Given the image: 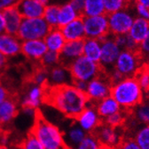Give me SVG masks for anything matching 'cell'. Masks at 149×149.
<instances>
[{
  "label": "cell",
  "instance_id": "f6af8a7d",
  "mask_svg": "<svg viewBox=\"0 0 149 149\" xmlns=\"http://www.w3.org/2000/svg\"><path fill=\"white\" fill-rule=\"evenodd\" d=\"M84 2H85V0H70L69 1V3L81 15L83 14V11L84 8Z\"/></svg>",
  "mask_w": 149,
  "mask_h": 149
},
{
  "label": "cell",
  "instance_id": "f35d334b",
  "mask_svg": "<svg viewBox=\"0 0 149 149\" xmlns=\"http://www.w3.org/2000/svg\"><path fill=\"white\" fill-rule=\"evenodd\" d=\"M33 82L37 85L46 87L48 82V70L45 68L37 70L33 76Z\"/></svg>",
  "mask_w": 149,
  "mask_h": 149
},
{
  "label": "cell",
  "instance_id": "9a60e30c",
  "mask_svg": "<svg viewBox=\"0 0 149 149\" xmlns=\"http://www.w3.org/2000/svg\"><path fill=\"white\" fill-rule=\"evenodd\" d=\"M47 50L46 44L42 39L23 40L22 43V54L33 61L40 62Z\"/></svg>",
  "mask_w": 149,
  "mask_h": 149
},
{
  "label": "cell",
  "instance_id": "484cf974",
  "mask_svg": "<svg viewBox=\"0 0 149 149\" xmlns=\"http://www.w3.org/2000/svg\"><path fill=\"white\" fill-rule=\"evenodd\" d=\"M149 31V21L145 20L143 18L137 17L130 27L128 34L133 40L139 44Z\"/></svg>",
  "mask_w": 149,
  "mask_h": 149
},
{
  "label": "cell",
  "instance_id": "e0dca14e",
  "mask_svg": "<svg viewBox=\"0 0 149 149\" xmlns=\"http://www.w3.org/2000/svg\"><path fill=\"white\" fill-rule=\"evenodd\" d=\"M46 88L44 86L35 84L31 86L22 100V106H29L35 109L40 107L45 97Z\"/></svg>",
  "mask_w": 149,
  "mask_h": 149
},
{
  "label": "cell",
  "instance_id": "d6a6232c",
  "mask_svg": "<svg viewBox=\"0 0 149 149\" xmlns=\"http://www.w3.org/2000/svg\"><path fill=\"white\" fill-rule=\"evenodd\" d=\"M115 39L118 46L121 47L122 50H130V51H136L139 50V45L135 40H133L129 34L123 35H117L115 36Z\"/></svg>",
  "mask_w": 149,
  "mask_h": 149
},
{
  "label": "cell",
  "instance_id": "74e56055",
  "mask_svg": "<svg viewBox=\"0 0 149 149\" xmlns=\"http://www.w3.org/2000/svg\"><path fill=\"white\" fill-rule=\"evenodd\" d=\"M22 146L25 149H43L40 141L32 132H30L28 137L23 140Z\"/></svg>",
  "mask_w": 149,
  "mask_h": 149
},
{
  "label": "cell",
  "instance_id": "ba28073f",
  "mask_svg": "<svg viewBox=\"0 0 149 149\" xmlns=\"http://www.w3.org/2000/svg\"><path fill=\"white\" fill-rule=\"evenodd\" d=\"M142 65V58L139 52L130 50H122L117 57L115 68L120 71L123 77L134 76Z\"/></svg>",
  "mask_w": 149,
  "mask_h": 149
},
{
  "label": "cell",
  "instance_id": "11a10c76",
  "mask_svg": "<svg viewBox=\"0 0 149 149\" xmlns=\"http://www.w3.org/2000/svg\"><path fill=\"white\" fill-rule=\"evenodd\" d=\"M147 64H149V59H148V60H147Z\"/></svg>",
  "mask_w": 149,
  "mask_h": 149
},
{
  "label": "cell",
  "instance_id": "44dd1931",
  "mask_svg": "<svg viewBox=\"0 0 149 149\" xmlns=\"http://www.w3.org/2000/svg\"><path fill=\"white\" fill-rule=\"evenodd\" d=\"M19 112L17 102L13 97H8L0 103V125L6 126L11 123Z\"/></svg>",
  "mask_w": 149,
  "mask_h": 149
},
{
  "label": "cell",
  "instance_id": "3957f363",
  "mask_svg": "<svg viewBox=\"0 0 149 149\" xmlns=\"http://www.w3.org/2000/svg\"><path fill=\"white\" fill-rule=\"evenodd\" d=\"M31 132L38 138L43 149H61L67 147L64 134L61 130L40 114L36 116V121Z\"/></svg>",
  "mask_w": 149,
  "mask_h": 149
},
{
  "label": "cell",
  "instance_id": "f546056e",
  "mask_svg": "<svg viewBox=\"0 0 149 149\" xmlns=\"http://www.w3.org/2000/svg\"><path fill=\"white\" fill-rule=\"evenodd\" d=\"M59 9H60V6L57 4H49L45 6L43 18L51 28L59 27L58 26Z\"/></svg>",
  "mask_w": 149,
  "mask_h": 149
},
{
  "label": "cell",
  "instance_id": "e575fe53",
  "mask_svg": "<svg viewBox=\"0 0 149 149\" xmlns=\"http://www.w3.org/2000/svg\"><path fill=\"white\" fill-rule=\"evenodd\" d=\"M107 14L115 13L127 7L129 0H103Z\"/></svg>",
  "mask_w": 149,
  "mask_h": 149
},
{
  "label": "cell",
  "instance_id": "5b68a950",
  "mask_svg": "<svg viewBox=\"0 0 149 149\" xmlns=\"http://www.w3.org/2000/svg\"><path fill=\"white\" fill-rule=\"evenodd\" d=\"M51 27L43 17L23 18L17 36L22 41L29 40H44Z\"/></svg>",
  "mask_w": 149,
  "mask_h": 149
},
{
  "label": "cell",
  "instance_id": "7c38bea8",
  "mask_svg": "<svg viewBox=\"0 0 149 149\" xmlns=\"http://www.w3.org/2000/svg\"><path fill=\"white\" fill-rule=\"evenodd\" d=\"M76 122L87 133H93L96 128L103 121L95 107V104L89 103L87 107L74 119Z\"/></svg>",
  "mask_w": 149,
  "mask_h": 149
},
{
  "label": "cell",
  "instance_id": "6da1fadb",
  "mask_svg": "<svg viewBox=\"0 0 149 149\" xmlns=\"http://www.w3.org/2000/svg\"><path fill=\"white\" fill-rule=\"evenodd\" d=\"M45 100L59 112L74 120L87 107L90 101L85 92L77 88L73 84L56 87H45Z\"/></svg>",
  "mask_w": 149,
  "mask_h": 149
},
{
  "label": "cell",
  "instance_id": "ab89813d",
  "mask_svg": "<svg viewBox=\"0 0 149 149\" xmlns=\"http://www.w3.org/2000/svg\"><path fill=\"white\" fill-rule=\"evenodd\" d=\"M138 52L142 60L147 61L149 59V31L146 34V38L139 43Z\"/></svg>",
  "mask_w": 149,
  "mask_h": 149
},
{
  "label": "cell",
  "instance_id": "d4e9b609",
  "mask_svg": "<svg viewBox=\"0 0 149 149\" xmlns=\"http://www.w3.org/2000/svg\"><path fill=\"white\" fill-rule=\"evenodd\" d=\"M83 54L92 61L100 63L101 56V41L98 39L85 38L84 40Z\"/></svg>",
  "mask_w": 149,
  "mask_h": 149
},
{
  "label": "cell",
  "instance_id": "30bf717a",
  "mask_svg": "<svg viewBox=\"0 0 149 149\" xmlns=\"http://www.w3.org/2000/svg\"><path fill=\"white\" fill-rule=\"evenodd\" d=\"M112 83L107 74L101 73L100 76L94 78L88 82L85 91L89 101L96 104L101 99L111 95Z\"/></svg>",
  "mask_w": 149,
  "mask_h": 149
},
{
  "label": "cell",
  "instance_id": "cb8c5ba5",
  "mask_svg": "<svg viewBox=\"0 0 149 149\" xmlns=\"http://www.w3.org/2000/svg\"><path fill=\"white\" fill-rule=\"evenodd\" d=\"M88 133L83 129L77 122L74 123L64 135V139L67 147L77 148L82 140Z\"/></svg>",
  "mask_w": 149,
  "mask_h": 149
},
{
  "label": "cell",
  "instance_id": "4316f807",
  "mask_svg": "<svg viewBox=\"0 0 149 149\" xmlns=\"http://www.w3.org/2000/svg\"><path fill=\"white\" fill-rule=\"evenodd\" d=\"M81 16L82 15L74 8V6L69 2L62 4L60 6V9H59L58 26L61 28Z\"/></svg>",
  "mask_w": 149,
  "mask_h": 149
},
{
  "label": "cell",
  "instance_id": "db71d44e",
  "mask_svg": "<svg viewBox=\"0 0 149 149\" xmlns=\"http://www.w3.org/2000/svg\"><path fill=\"white\" fill-rule=\"evenodd\" d=\"M129 1H136V0H129Z\"/></svg>",
  "mask_w": 149,
  "mask_h": 149
},
{
  "label": "cell",
  "instance_id": "bcb514c9",
  "mask_svg": "<svg viewBox=\"0 0 149 149\" xmlns=\"http://www.w3.org/2000/svg\"><path fill=\"white\" fill-rule=\"evenodd\" d=\"M77 88H78L79 90L85 92L87 89V86H88V82L84 81H81V80H74L73 83H72Z\"/></svg>",
  "mask_w": 149,
  "mask_h": 149
},
{
  "label": "cell",
  "instance_id": "5bb4252c",
  "mask_svg": "<svg viewBox=\"0 0 149 149\" xmlns=\"http://www.w3.org/2000/svg\"><path fill=\"white\" fill-rule=\"evenodd\" d=\"M73 78L68 67L59 64L48 69V82L47 86L56 87L67 84H72Z\"/></svg>",
  "mask_w": 149,
  "mask_h": 149
},
{
  "label": "cell",
  "instance_id": "7a4b0ae2",
  "mask_svg": "<svg viewBox=\"0 0 149 149\" xmlns=\"http://www.w3.org/2000/svg\"><path fill=\"white\" fill-rule=\"evenodd\" d=\"M111 96L117 101L123 110L129 111L144 100L145 91L136 78L130 76L124 77L120 81L112 84Z\"/></svg>",
  "mask_w": 149,
  "mask_h": 149
},
{
  "label": "cell",
  "instance_id": "1f68e13d",
  "mask_svg": "<svg viewBox=\"0 0 149 149\" xmlns=\"http://www.w3.org/2000/svg\"><path fill=\"white\" fill-rule=\"evenodd\" d=\"M134 139L139 149H149V124H143L137 130Z\"/></svg>",
  "mask_w": 149,
  "mask_h": 149
},
{
  "label": "cell",
  "instance_id": "2e32d148",
  "mask_svg": "<svg viewBox=\"0 0 149 149\" xmlns=\"http://www.w3.org/2000/svg\"><path fill=\"white\" fill-rule=\"evenodd\" d=\"M84 40H71L67 41L63 48L60 52L61 64L68 67V65L83 55Z\"/></svg>",
  "mask_w": 149,
  "mask_h": 149
},
{
  "label": "cell",
  "instance_id": "60d3db41",
  "mask_svg": "<svg viewBox=\"0 0 149 149\" xmlns=\"http://www.w3.org/2000/svg\"><path fill=\"white\" fill-rule=\"evenodd\" d=\"M134 13H136L138 17H140L145 20L149 21V7L143 6L141 4H139V3H136V6H134Z\"/></svg>",
  "mask_w": 149,
  "mask_h": 149
},
{
  "label": "cell",
  "instance_id": "c3c4849f",
  "mask_svg": "<svg viewBox=\"0 0 149 149\" xmlns=\"http://www.w3.org/2000/svg\"><path fill=\"white\" fill-rule=\"evenodd\" d=\"M9 97H10V94L7 88L2 84H0V103L6 100V98H8Z\"/></svg>",
  "mask_w": 149,
  "mask_h": 149
},
{
  "label": "cell",
  "instance_id": "9c48e42d",
  "mask_svg": "<svg viewBox=\"0 0 149 149\" xmlns=\"http://www.w3.org/2000/svg\"><path fill=\"white\" fill-rule=\"evenodd\" d=\"M86 38L100 40L109 34L107 14H100L94 16H83Z\"/></svg>",
  "mask_w": 149,
  "mask_h": 149
},
{
  "label": "cell",
  "instance_id": "ac0fdd59",
  "mask_svg": "<svg viewBox=\"0 0 149 149\" xmlns=\"http://www.w3.org/2000/svg\"><path fill=\"white\" fill-rule=\"evenodd\" d=\"M61 30L67 41L84 40L86 38L83 16L61 27Z\"/></svg>",
  "mask_w": 149,
  "mask_h": 149
},
{
  "label": "cell",
  "instance_id": "8fae6325",
  "mask_svg": "<svg viewBox=\"0 0 149 149\" xmlns=\"http://www.w3.org/2000/svg\"><path fill=\"white\" fill-rule=\"evenodd\" d=\"M118 128H114L107 125L105 122H101L94 130V134L99 139L102 147L113 148L120 147V145L123 141V137L119 132Z\"/></svg>",
  "mask_w": 149,
  "mask_h": 149
},
{
  "label": "cell",
  "instance_id": "f907efd6",
  "mask_svg": "<svg viewBox=\"0 0 149 149\" xmlns=\"http://www.w3.org/2000/svg\"><path fill=\"white\" fill-rule=\"evenodd\" d=\"M136 2L139 4H141L143 6H146L149 7V0H136Z\"/></svg>",
  "mask_w": 149,
  "mask_h": 149
},
{
  "label": "cell",
  "instance_id": "52a82bcc",
  "mask_svg": "<svg viewBox=\"0 0 149 149\" xmlns=\"http://www.w3.org/2000/svg\"><path fill=\"white\" fill-rule=\"evenodd\" d=\"M107 18L109 32L114 36L128 34L135 20L133 13L127 7L107 14Z\"/></svg>",
  "mask_w": 149,
  "mask_h": 149
},
{
  "label": "cell",
  "instance_id": "83f0119b",
  "mask_svg": "<svg viewBox=\"0 0 149 149\" xmlns=\"http://www.w3.org/2000/svg\"><path fill=\"white\" fill-rule=\"evenodd\" d=\"M106 13L103 0H85L82 16H94Z\"/></svg>",
  "mask_w": 149,
  "mask_h": 149
},
{
  "label": "cell",
  "instance_id": "7dc6e473",
  "mask_svg": "<svg viewBox=\"0 0 149 149\" xmlns=\"http://www.w3.org/2000/svg\"><path fill=\"white\" fill-rule=\"evenodd\" d=\"M7 58L8 57L6 56L2 52H0V73H2L7 66V63H8Z\"/></svg>",
  "mask_w": 149,
  "mask_h": 149
},
{
  "label": "cell",
  "instance_id": "7bdbcfd3",
  "mask_svg": "<svg viewBox=\"0 0 149 149\" xmlns=\"http://www.w3.org/2000/svg\"><path fill=\"white\" fill-rule=\"evenodd\" d=\"M120 147L124 149H139V145L137 144L134 138H124L123 139Z\"/></svg>",
  "mask_w": 149,
  "mask_h": 149
},
{
  "label": "cell",
  "instance_id": "ffe728a7",
  "mask_svg": "<svg viewBox=\"0 0 149 149\" xmlns=\"http://www.w3.org/2000/svg\"><path fill=\"white\" fill-rule=\"evenodd\" d=\"M3 14L6 23V31L17 35L23 20V16L18 10L17 6H12L5 9L3 11Z\"/></svg>",
  "mask_w": 149,
  "mask_h": 149
},
{
  "label": "cell",
  "instance_id": "b9f144b4",
  "mask_svg": "<svg viewBox=\"0 0 149 149\" xmlns=\"http://www.w3.org/2000/svg\"><path fill=\"white\" fill-rule=\"evenodd\" d=\"M107 75L108 76V78H109V80H110V81H111L112 84L116 83V82L120 81L123 78H124L123 76V74L120 71H118L116 68L112 69L110 71H108L107 73Z\"/></svg>",
  "mask_w": 149,
  "mask_h": 149
},
{
  "label": "cell",
  "instance_id": "7402d4cb",
  "mask_svg": "<svg viewBox=\"0 0 149 149\" xmlns=\"http://www.w3.org/2000/svg\"><path fill=\"white\" fill-rule=\"evenodd\" d=\"M44 40L46 44L48 50L57 53H60L61 51L67 42L60 27L51 28L47 35L45 37Z\"/></svg>",
  "mask_w": 149,
  "mask_h": 149
},
{
  "label": "cell",
  "instance_id": "f1b7e54d",
  "mask_svg": "<svg viewBox=\"0 0 149 149\" xmlns=\"http://www.w3.org/2000/svg\"><path fill=\"white\" fill-rule=\"evenodd\" d=\"M132 115L139 123L149 124V102L143 100L132 110Z\"/></svg>",
  "mask_w": 149,
  "mask_h": 149
},
{
  "label": "cell",
  "instance_id": "4dcf8cb0",
  "mask_svg": "<svg viewBox=\"0 0 149 149\" xmlns=\"http://www.w3.org/2000/svg\"><path fill=\"white\" fill-rule=\"evenodd\" d=\"M139 84L145 91V93L149 92V64H144L138 70L134 75Z\"/></svg>",
  "mask_w": 149,
  "mask_h": 149
},
{
  "label": "cell",
  "instance_id": "277c9868",
  "mask_svg": "<svg viewBox=\"0 0 149 149\" xmlns=\"http://www.w3.org/2000/svg\"><path fill=\"white\" fill-rule=\"evenodd\" d=\"M68 69L74 80H81L89 82L90 81L100 76L104 71L100 63L94 62L84 55H81L69 65Z\"/></svg>",
  "mask_w": 149,
  "mask_h": 149
},
{
  "label": "cell",
  "instance_id": "681fc988",
  "mask_svg": "<svg viewBox=\"0 0 149 149\" xmlns=\"http://www.w3.org/2000/svg\"><path fill=\"white\" fill-rule=\"evenodd\" d=\"M3 32H6V23H5L3 11L0 10V34Z\"/></svg>",
  "mask_w": 149,
  "mask_h": 149
},
{
  "label": "cell",
  "instance_id": "4fadbf2b",
  "mask_svg": "<svg viewBox=\"0 0 149 149\" xmlns=\"http://www.w3.org/2000/svg\"><path fill=\"white\" fill-rule=\"evenodd\" d=\"M22 40L17 35L8 32L0 34V52L8 58L14 57L22 53Z\"/></svg>",
  "mask_w": 149,
  "mask_h": 149
},
{
  "label": "cell",
  "instance_id": "8d00e7d4",
  "mask_svg": "<svg viewBox=\"0 0 149 149\" xmlns=\"http://www.w3.org/2000/svg\"><path fill=\"white\" fill-rule=\"evenodd\" d=\"M101 145L99 139L93 133H88L85 138L82 140L77 148L79 149H98L101 148Z\"/></svg>",
  "mask_w": 149,
  "mask_h": 149
},
{
  "label": "cell",
  "instance_id": "d6986e66",
  "mask_svg": "<svg viewBox=\"0 0 149 149\" xmlns=\"http://www.w3.org/2000/svg\"><path fill=\"white\" fill-rule=\"evenodd\" d=\"M16 6L23 18L43 17L45 9V6L38 0H20Z\"/></svg>",
  "mask_w": 149,
  "mask_h": 149
},
{
  "label": "cell",
  "instance_id": "ee69618b",
  "mask_svg": "<svg viewBox=\"0 0 149 149\" xmlns=\"http://www.w3.org/2000/svg\"><path fill=\"white\" fill-rule=\"evenodd\" d=\"M20 0H0V10L4 11L6 8L16 6Z\"/></svg>",
  "mask_w": 149,
  "mask_h": 149
},
{
  "label": "cell",
  "instance_id": "816d5d0a",
  "mask_svg": "<svg viewBox=\"0 0 149 149\" xmlns=\"http://www.w3.org/2000/svg\"><path fill=\"white\" fill-rule=\"evenodd\" d=\"M38 1L40 2V3H42L44 6H47V5H49L50 4V0H38Z\"/></svg>",
  "mask_w": 149,
  "mask_h": 149
},
{
  "label": "cell",
  "instance_id": "f5cc1de1",
  "mask_svg": "<svg viewBox=\"0 0 149 149\" xmlns=\"http://www.w3.org/2000/svg\"><path fill=\"white\" fill-rule=\"evenodd\" d=\"M147 101L149 102V92L147 93Z\"/></svg>",
  "mask_w": 149,
  "mask_h": 149
},
{
  "label": "cell",
  "instance_id": "603a6c76",
  "mask_svg": "<svg viewBox=\"0 0 149 149\" xmlns=\"http://www.w3.org/2000/svg\"><path fill=\"white\" fill-rule=\"evenodd\" d=\"M95 107L102 120L122 110L120 105L111 95L97 102L95 104Z\"/></svg>",
  "mask_w": 149,
  "mask_h": 149
},
{
  "label": "cell",
  "instance_id": "8992f818",
  "mask_svg": "<svg viewBox=\"0 0 149 149\" xmlns=\"http://www.w3.org/2000/svg\"><path fill=\"white\" fill-rule=\"evenodd\" d=\"M101 41V56L100 64L106 74L115 68V64L122 51L116 41L115 36L111 33L100 40Z\"/></svg>",
  "mask_w": 149,
  "mask_h": 149
},
{
  "label": "cell",
  "instance_id": "d590c367",
  "mask_svg": "<svg viewBox=\"0 0 149 149\" xmlns=\"http://www.w3.org/2000/svg\"><path fill=\"white\" fill-rule=\"evenodd\" d=\"M125 119H126V114L122 109L119 112H117V113L109 115L108 117L105 118L103 120V122L107 123L111 127L117 128V127H121V125H123L125 122Z\"/></svg>",
  "mask_w": 149,
  "mask_h": 149
},
{
  "label": "cell",
  "instance_id": "836d02e7",
  "mask_svg": "<svg viewBox=\"0 0 149 149\" xmlns=\"http://www.w3.org/2000/svg\"><path fill=\"white\" fill-rule=\"evenodd\" d=\"M40 63L42 66L45 69H50L53 66L58 65L61 64V57H60V53L47 50L45 54L43 55L42 59L40 60Z\"/></svg>",
  "mask_w": 149,
  "mask_h": 149
}]
</instances>
